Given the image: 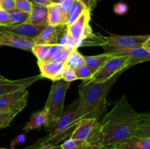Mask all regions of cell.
Returning <instances> with one entry per match:
<instances>
[{
    "label": "cell",
    "mask_w": 150,
    "mask_h": 149,
    "mask_svg": "<svg viewBox=\"0 0 150 149\" xmlns=\"http://www.w3.org/2000/svg\"><path fill=\"white\" fill-rule=\"evenodd\" d=\"M10 14V26H17L21 23H26L29 16V13L20 11L17 9L9 12Z\"/></svg>",
    "instance_id": "obj_24"
},
{
    "label": "cell",
    "mask_w": 150,
    "mask_h": 149,
    "mask_svg": "<svg viewBox=\"0 0 150 149\" xmlns=\"http://www.w3.org/2000/svg\"><path fill=\"white\" fill-rule=\"evenodd\" d=\"M1 149H5V148H1Z\"/></svg>",
    "instance_id": "obj_44"
},
{
    "label": "cell",
    "mask_w": 150,
    "mask_h": 149,
    "mask_svg": "<svg viewBox=\"0 0 150 149\" xmlns=\"http://www.w3.org/2000/svg\"><path fill=\"white\" fill-rule=\"evenodd\" d=\"M10 14L9 12L3 10L0 7V26H10Z\"/></svg>",
    "instance_id": "obj_31"
},
{
    "label": "cell",
    "mask_w": 150,
    "mask_h": 149,
    "mask_svg": "<svg viewBox=\"0 0 150 149\" xmlns=\"http://www.w3.org/2000/svg\"><path fill=\"white\" fill-rule=\"evenodd\" d=\"M128 56H112L89 79L94 82H105L120 72L127 70Z\"/></svg>",
    "instance_id": "obj_7"
},
{
    "label": "cell",
    "mask_w": 150,
    "mask_h": 149,
    "mask_svg": "<svg viewBox=\"0 0 150 149\" xmlns=\"http://www.w3.org/2000/svg\"><path fill=\"white\" fill-rule=\"evenodd\" d=\"M64 26H55L51 25H46L42 32L33 38L35 45H57L59 44V37L63 32Z\"/></svg>",
    "instance_id": "obj_12"
},
{
    "label": "cell",
    "mask_w": 150,
    "mask_h": 149,
    "mask_svg": "<svg viewBox=\"0 0 150 149\" xmlns=\"http://www.w3.org/2000/svg\"><path fill=\"white\" fill-rule=\"evenodd\" d=\"M32 7V2L29 0H15V9L30 13Z\"/></svg>",
    "instance_id": "obj_29"
},
{
    "label": "cell",
    "mask_w": 150,
    "mask_h": 149,
    "mask_svg": "<svg viewBox=\"0 0 150 149\" xmlns=\"http://www.w3.org/2000/svg\"><path fill=\"white\" fill-rule=\"evenodd\" d=\"M8 80V79L5 78L4 76H2L1 74H0V83H3V82H6Z\"/></svg>",
    "instance_id": "obj_40"
},
{
    "label": "cell",
    "mask_w": 150,
    "mask_h": 149,
    "mask_svg": "<svg viewBox=\"0 0 150 149\" xmlns=\"http://www.w3.org/2000/svg\"><path fill=\"white\" fill-rule=\"evenodd\" d=\"M150 37L149 34L144 35H118L111 34L109 36H103L99 34L91 33L82 41L81 46H102L106 51L113 53L127 48H140L142 44Z\"/></svg>",
    "instance_id": "obj_3"
},
{
    "label": "cell",
    "mask_w": 150,
    "mask_h": 149,
    "mask_svg": "<svg viewBox=\"0 0 150 149\" xmlns=\"http://www.w3.org/2000/svg\"><path fill=\"white\" fill-rule=\"evenodd\" d=\"M62 80H63L64 81L68 82V83L78 80L75 70L73 69L70 68V67H66L65 70H64L62 73Z\"/></svg>",
    "instance_id": "obj_30"
},
{
    "label": "cell",
    "mask_w": 150,
    "mask_h": 149,
    "mask_svg": "<svg viewBox=\"0 0 150 149\" xmlns=\"http://www.w3.org/2000/svg\"><path fill=\"white\" fill-rule=\"evenodd\" d=\"M142 48H143L144 49H145L146 51H147L148 52L150 53V37L148 38V39L142 44Z\"/></svg>",
    "instance_id": "obj_39"
},
{
    "label": "cell",
    "mask_w": 150,
    "mask_h": 149,
    "mask_svg": "<svg viewBox=\"0 0 150 149\" xmlns=\"http://www.w3.org/2000/svg\"><path fill=\"white\" fill-rule=\"evenodd\" d=\"M99 129L103 149L112 148L133 137H150V115L135 110L122 95L99 121Z\"/></svg>",
    "instance_id": "obj_1"
},
{
    "label": "cell",
    "mask_w": 150,
    "mask_h": 149,
    "mask_svg": "<svg viewBox=\"0 0 150 149\" xmlns=\"http://www.w3.org/2000/svg\"><path fill=\"white\" fill-rule=\"evenodd\" d=\"M62 149H103L98 146L90 144L84 140L69 138L61 145Z\"/></svg>",
    "instance_id": "obj_21"
},
{
    "label": "cell",
    "mask_w": 150,
    "mask_h": 149,
    "mask_svg": "<svg viewBox=\"0 0 150 149\" xmlns=\"http://www.w3.org/2000/svg\"><path fill=\"white\" fill-rule=\"evenodd\" d=\"M122 73H118L105 82H94L89 79L83 80L79 87L77 108L81 119L99 118L107 108V96L110 90Z\"/></svg>",
    "instance_id": "obj_2"
},
{
    "label": "cell",
    "mask_w": 150,
    "mask_h": 149,
    "mask_svg": "<svg viewBox=\"0 0 150 149\" xmlns=\"http://www.w3.org/2000/svg\"><path fill=\"white\" fill-rule=\"evenodd\" d=\"M42 77L41 74H38L26 78L18 79V80H8L6 82L0 83V96L21 89H27Z\"/></svg>",
    "instance_id": "obj_14"
},
{
    "label": "cell",
    "mask_w": 150,
    "mask_h": 149,
    "mask_svg": "<svg viewBox=\"0 0 150 149\" xmlns=\"http://www.w3.org/2000/svg\"><path fill=\"white\" fill-rule=\"evenodd\" d=\"M77 108L78 103L76 102L74 108L63 112L61 117L50 129L48 135L40 143V146L55 145L70 138L81 120Z\"/></svg>",
    "instance_id": "obj_4"
},
{
    "label": "cell",
    "mask_w": 150,
    "mask_h": 149,
    "mask_svg": "<svg viewBox=\"0 0 150 149\" xmlns=\"http://www.w3.org/2000/svg\"><path fill=\"white\" fill-rule=\"evenodd\" d=\"M108 149H115L114 148H108Z\"/></svg>",
    "instance_id": "obj_42"
},
{
    "label": "cell",
    "mask_w": 150,
    "mask_h": 149,
    "mask_svg": "<svg viewBox=\"0 0 150 149\" xmlns=\"http://www.w3.org/2000/svg\"><path fill=\"white\" fill-rule=\"evenodd\" d=\"M86 10H88V9L79 0H74L69 10L67 23L66 26H69L73 24Z\"/></svg>",
    "instance_id": "obj_22"
},
{
    "label": "cell",
    "mask_w": 150,
    "mask_h": 149,
    "mask_svg": "<svg viewBox=\"0 0 150 149\" xmlns=\"http://www.w3.org/2000/svg\"><path fill=\"white\" fill-rule=\"evenodd\" d=\"M38 65L42 77L50 79L53 82L61 80L63 72L66 68L65 63L51 61H38Z\"/></svg>",
    "instance_id": "obj_13"
},
{
    "label": "cell",
    "mask_w": 150,
    "mask_h": 149,
    "mask_svg": "<svg viewBox=\"0 0 150 149\" xmlns=\"http://www.w3.org/2000/svg\"><path fill=\"white\" fill-rule=\"evenodd\" d=\"M53 45H34L31 52L37 57L38 61H45L48 56Z\"/></svg>",
    "instance_id": "obj_26"
},
{
    "label": "cell",
    "mask_w": 150,
    "mask_h": 149,
    "mask_svg": "<svg viewBox=\"0 0 150 149\" xmlns=\"http://www.w3.org/2000/svg\"><path fill=\"white\" fill-rule=\"evenodd\" d=\"M18 112H0V130L9 127Z\"/></svg>",
    "instance_id": "obj_27"
},
{
    "label": "cell",
    "mask_w": 150,
    "mask_h": 149,
    "mask_svg": "<svg viewBox=\"0 0 150 149\" xmlns=\"http://www.w3.org/2000/svg\"><path fill=\"white\" fill-rule=\"evenodd\" d=\"M29 91L27 89L13 91L0 96V112H20L27 105Z\"/></svg>",
    "instance_id": "obj_9"
},
{
    "label": "cell",
    "mask_w": 150,
    "mask_h": 149,
    "mask_svg": "<svg viewBox=\"0 0 150 149\" xmlns=\"http://www.w3.org/2000/svg\"><path fill=\"white\" fill-rule=\"evenodd\" d=\"M84 64H86L84 56L81 53H80L77 50L70 53L65 61L66 67L73 69L74 70L82 67Z\"/></svg>",
    "instance_id": "obj_23"
},
{
    "label": "cell",
    "mask_w": 150,
    "mask_h": 149,
    "mask_svg": "<svg viewBox=\"0 0 150 149\" xmlns=\"http://www.w3.org/2000/svg\"><path fill=\"white\" fill-rule=\"evenodd\" d=\"M33 3L42 6H48L50 4L54 2V0H32Z\"/></svg>",
    "instance_id": "obj_37"
},
{
    "label": "cell",
    "mask_w": 150,
    "mask_h": 149,
    "mask_svg": "<svg viewBox=\"0 0 150 149\" xmlns=\"http://www.w3.org/2000/svg\"><path fill=\"white\" fill-rule=\"evenodd\" d=\"M0 7L6 11L10 12L15 9V0H1Z\"/></svg>",
    "instance_id": "obj_32"
},
{
    "label": "cell",
    "mask_w": 150,
    "mask_h": 149,
    "mask_svg": "<svg viewBox=\"0 0 150 149\" xmlns=\"http://www.w3.org/2000/svg\"><path fill=\"white\" fill-rule=\"evenodd\" d=\"M111 57H112V56L108 53H105L97 56H84L85 64L95 73L108 61Z\"/></svg>",
    "instance_id": "obj_20"
},
{
    "label": "cell",
    "mask_w": 150,
    "mask_h": 149,
    "mask_svg": "<svg viewBox=\"0 0 150 149\" xmlns=\"http://www.w3.org/2000/svg\"><path fill=\"white\" fill-rule=\"evenodd\" d=\"M114 11L117 14H124L127 11V6L125 4H122V3L117 4L114 6Z\"/></svg>",
    "instance_id": "obj_34"
},
{
    "label": "cell",
    "mask_w": 150,
    "mask_h": 149,
    "mask_svg": "<svg viewBox=\"0 0 150 149\" xmlns=\"http://www.w3.org/2000/svg\"><path fill=\"white\" fill-rule=\"evenodd\" d=\"M70 53V51L65 47L59 44L58 47L51 56L49 61L57 63H65Z\"/></svg>",
    "instance_id": "obj_25"
},
{
    "label": "cell",
    "mask_w": 150,
    "mask_h": 149,
    "mask_svg": "<svg viewBox=\"0 0 150 149\" xmlns=\"http://www.w3.org/2000/svg\"><path fill=\"white\" fill-rule=\"evenodd\" d=\"M37 149H62L61 145H44L40 146Z\"/></svg>",
    "instance_id": "obj_38"
},
{
    "label": "cell",
    "mask_w": 150,
    "mask_h": 149,
    "mask_svg": "<svg viewBox=\"0 0 150 149\" xmlns=\"http://www.w3.org/2000/svg\"><path fill=\"white\" fill-rule=\"evenodd\" d=\"M70 138L84 140L103 149L99 129V120L97 118H83L81 120Z\"/></svg>",
    "instance_id": "obj_6"
},
{
    "label": "cell",
    "mask_w": 150,
    "mask_h": 149,
    "mask_svg": "<svg viewBox=\"0 0 150 149\" xmlns=\"http://www.w3.org/2000/svg\"><path fill=\"white\" fill-rule=\"evenodd\" d=\"M48 25L55 26H67L68 13L59 3L52 2L47 6Z\"/></svg>",
    "instance_id": "obj_15"
},
{
    "label": "cell",
    "mask_w": 150,
    "mask_h": 149,
    "mask_svg": "<svg viewBox=\"0 0 150 149\" xmlns=\"http://www.w3.org/2000/svg\"><path fill=\"white\" fill-rule=\"evenodd\" d=\"M47 121V115L46 112L44 110L37 111L34 112L31 116L30 120L26 123L23 127V130L24 132L27 133L32 130L40 129L44 126L45 127Z\"/></svg>",
    "instance_id": "obj_18"
},
{
    "label": "cell",
    "mask_w": 150,
    "mask_h": 149,
    "mask_svg": "<svg viewBox=\"0 0 150 149\" xmlns=\"http://www.w3.org/2000/svg\"><path fill=\"white\" fill-rule=\"evenodd\" d=\"M112 56H128L127 70L136 64L147 61L150 59V53L143 48H127L110 53Z\"/></svg>",
    "instance_id": "obj_11"
},
{
    "label": "cell",
    "mask_w": 150,
    "mask_h": 149,
    "mask_svg": "<svg viewBox=\"0 0 150 149\" xmlns=\"http://www.w3.org/2000/svg\"><path fill=\"white\" fill-rule=\"evenodd\" d=\"M69 86L70 83L62 79L53 82L46 104L43 108L47 115L45 125L46 131H50L64 112V99Z\"/></svg>",
    "instance_id": "obj_5"
},
{
    "label": "cell",
    "mask_w": 150,
    "mask_h": 149,
    "mask_svg": "<svg viewBox=\"0 0 150 149\" xmlns=\"http://www.w3.org/2000/svg\"><path fill=\"white\" fill-rule=\"evenodd\" d=\"M1 0H0V4H1Z\"/></svg>",
    "instance_id": "obj_43"
},
{
    "label": "cell",
    "mask_w": 150,
    "mask_h": 149,
    "mask_svg": "<svg viewBox=\"0 0 150 149\" xmlns=\"http://www.w3.org/2000/svg\"><path fill=\"white\" fill-rule=\"evenodd\" d=\"M90 20L91 11L86 10L73 24L67 26V33L73 38L77 48L81 46L82 41L92 33V28L89 26Z\"/></svg>",
    "instance_id": "obj_8"
},
{
    "label": "cell",
    "mask_w": 150,
    "mask_h": 149,
    "mask_svg": "<svg viewBox=\"0 0 150 149\" xmlns=\"http://www.w3.org/2000/svg\"><path fill=\"white\" fill-rule=\"evenodd\" d=\"M45 26L23 23L17 26H0V29L28 38L36 37Z\"/></svg>",
    "instance_id": "obj_16"
},
{
    "label": "cell",
    "mask_w": 150,
    "mask_h": 149,
    "mask_svg": "<svg viewBox=\"0 0 150 149\" xmlns=\"http://www.w3.org/2000/svg\"><path fill=\"white\" fill-rule=\"evenodd\" d=\"M26 23L36 26L48 25V9L46 6L40 5L32 2V7Z\"/></svg>",
    "instance_id": "obj_17"
},
{
    "label": "cell",
    "mask_w": 150,
    "mask_h": 149,
    "mask_svg": "<svg viewBox=\"0 0 150 149\" xmlns=\"http://www.w3.org/2000/svg\"><path fill=\"white\" fill-rule=\"evenodd\" d=\"M75 72H76V74L78 80L80 79V80H82L91 79L92 76L94 75V74H95V72L86 64L75 70Z\"/></svg>",
    "instance_id": "obj_28"
},
{
    "label": "cell",
    "mask_w": 150,
    "mask_h": 149,
    "mask_svg": "<svg viewBox=\"0 0 150 149\" xmlns=\"http://www.w3.org/2000/svg\"><path fill=\"white\" fill-rule=\"evenodd\" d=\"M95 2H96V3H98V1H101V0H95Z\"/></svg>",
    "instance_id": "obj_41"
},
{
    "label": "cell",
    "mask_w": 150,
    "mask_h": 149,
    "mask_svg": "<svg viewBox=\"0 0 150 149\" xmlns=\"http://www.w3.org/2000/svg\"><path fill=\"white\" fill-rule=\"evenodd\" d=\"M74 0H57L56 1L54 2H57V3H59L61 4L64 7V8L65 9L66 11L67 12V13H69V10H70V7L72 5V3Z\"/></svg>",
    "instance_id": "obj_36"
},
{
    "label": "cell",
    "mask_w": 150,
    "mask_h": 149,
    "mask_svg": "<svg viewBox=\"0 0 150 149\" xmlns=\"http://www.w3.org/2000/svg\"><path fill=\"white\" fill-rule=\"evenodd\" d=\"M0 149H1V148H0Z\"/></svg>",
    "instance_id": "obj_45"
},
{
    "label": "cell",
    "mask_w": 150,
    "mask_h": 149,
    "mask_svg": "<svg viewBox=\"0 0 150 149\" xmlns=\"http://www.w3.org/2000/svg\"><path fill=\"white\" fill-rule=\"evenodd\" d=\"M26 140V137H25L24 134H19L18 135L14 140H12L11 144H10V147L12 149H14L17 145L21 144V143H23Z\"/></svg>",
    "instance_id": "obj_33"
},
{
    "label": "cell",
    "mask_w": 150,
    "mask_h": 149,
    "mask_svg": "<svg viewBox=\"0 0 150 149\" xmlns=\"http://www.w3.org/2000/svg\"><path fill=\"white\" fill-rule=\"evenodd\" d=\"M79 1L91 12L96 7L97 3L95 2V0H79Z\"/></svg>",
    "instance_id": "obj_35"
},
{
    "label": "cell",
    "mask_w": 150,
    "mask_h": 149,
    "mask_svg": "<svg viewBox=\"0 0 150 149\" xmlns=\"http://www.w3.org/2000/svg\"><path fill=\"white\" fill-rule=\"evenodd\" d=\"M115 149H150V137H133L114 147Z\"/></svg>",
    "instance_id": "obj_19"
},
{
    "label": "cell",
    "mask_w": 150,
    "mask_h": 149,
    "mask_svg": "<svg viewBox=\"0 0 150 149\" xmlns=\"http://www.w3.org/2000/svg\"><path fill=\"white\" fill-rule=\"evenodd\" d=\"M0 45L13 47L31 52L35 44L32 38L20 36L0 29Z\"/></svg>",
    "instance_id": "obj_10"
}]
</instances>
